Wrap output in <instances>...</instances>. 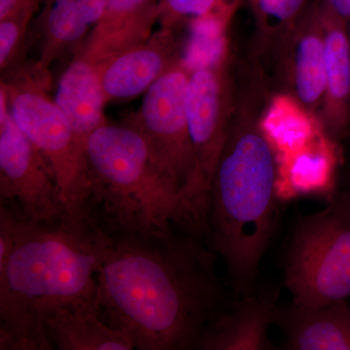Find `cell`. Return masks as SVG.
Segmentation results:
<instances>
[{"instance_id": "obj_1", "label": "cell", "mask_w": 350, "mask_h": 350, "mask_svg": "<svg viewBox=\"0 0 350 350\" xmlns=\"http://www.w3.org/2000/svg\"><path fill=\"white\" fill-rule=\"evenodd\" d=\"M217 258L206 237L183 228L112 239L98 273L96 308L135 349H197L226 306Z\"/></svg>"}, {"instance_id": "obj_2", "label": "cell", "mask_w": 350, "mask_h": 350, "mask_svg": "<svg viewBox=\"0 0 350 350\" xmlns=\"http://www.w3.org/2000/svg\"><path fill=\"white\" fill-rule=\"evenodd\" d=\"M271 96L257 59L247 56L234 64V105L209 184L206 239L224 262L236 297L255 289L275 232L278 165L264 130Z\"/></svg>"}, {"instance_id": "obj_3", "label": "cell", "mask_w": 350, "mask_h": 350, "mask_svg": "<svg viewBox=\"0 0 350 350\" xmlns=\"http://www.w3.org/2000/svg\"><path fill=\"white\" fill-rule=\"evenodd\" d=\"M13 211L12 245L0 254V350L53 349L46 320L59 308L96 303L112 238L86 211L48 221Z\"/></svg>"}, {"instance_id": "obj_4", "label": "cell", "mask_w": 350, "mask_h": 350, "mask_svg": "<svg viewBox=\"0 0 350 350\" xmlns=\"http://www.w3.org/2000/svg\"><path fill=\"white\" fill-rule=\"evenodd\" d=\"M84 209L112 239L177 229L206 237V222L176 183L157 167L144 138L108 122L87 144Z\"/></svg>"}, {"instance_id": "obj_5", "label": "cell", "mask_w": 350, "mask_h": 350, "mask_svg": "<svg viewBox=\"0 0 350 350\" xmlns=\"http://www.w3.org/2000/svg\"><path fill=\"white\" fill-rule=\"evenodd\" d=\"M292 304L315 308L350 297V198L334 191L328 206L295 226L284 264Z\"/></svg>"}, {"instance_id": "obj_6", "label": "cell", "mask_w": 350, "mask_h": 350, "mask_svg": "<svg viewBox=\"0 0 350 350\" xmlns=\"http://www.w3.org/2000/svg\"><path fill=\"white\" fill-rule=\"evenodd\" d=\"M191 71L185 59L177 64L147 90L139 108L123 123L142 135L157 167L178 185L206 227L208 188L198 162L186 114Z\"/></svg>"}, {"instance_id": "obj_7", "label": "cell", "mask_w": 350, "mask_h": 350, "mask_svg": "<svg viewBox=\"0 0 350 350\" xmlns=\"http://www.w3.org/2000/svg\"><path fill=\"white\" fill-rule=\"evenodd\" d=\"M45 75L36 68L16 66L2 75L11 115L38 149L56 176L68 211H83L88 196L87 151L68 117L51 98Z\"/></svg>"}, {"instance_id": "obj_8", "label": "cell", "mask_w": 350, "mask_h": 350, "mask_svg": "<svg viewBox=\"0 0 350 350\" xmlns=\"http://www.w3.org/2000/svg\"><path fill=\"white\" fill-rule=\"evenodd\" d=\"M0 204L31 221H48L68 211L56 176L42 154L16 123L0 85Z\"/></svg>"}, {"instance_id": "obj_9", "label": "cell", "mask_w": 350, "mask_h": 350, "mask_svg": "<svg viewBox=\"0 0 350 350\" xmlns=\"http://www.w3.org/2000/svg\"><path fill=\"white\" fill-rule=\"evenodd\" d=\"M224 46L217 56L193 68L186 91L189 131L209 190L227 137L234 92V62Z\"/></svg>"}, {"instance_id": "obj_10", "label": "cell", "mask_w": 350, "mask_h": 350, "mask_svg": "<svg viewBox=\"0 0 350 350\" xmlns=\"http://www.w3.org/2000/svg\"><path fill=\"white\" fill-rule=\"evenodd\" d=\"M273 94L319 119L325 96V38L321 0H312L271 61Z\"/></svg>"}, {"instance_id": "obj_11", "label": "cell", "mask_w": 350, "mask_h": 350, "mask_svg": "<svg viewBox=\"0 0 350 350\" xmlns=\"http://www.w3.org/2000/svg\"><path fill=\"white\" fill-rule=\"evenodd\" d=\"M184 29L161 27L144 42L96 64L107 103L146 93L159 78L183 61Z\"/></svg>"}, {"instance_id": "obj_12", "label": "cell", "mask_w": 350, "mask_h": 350, "mask_svg": "<svg viewBox=\"0 0 350 350\" xmlns=\"http://www.w3.org/2000/svg\"><path fill=\"white\" fill-rule=\"evenodd\" d=\"M278 294L275 289L253 290L236 297L225 306L202 333L197 349H273L269 330L278 317Z\"/></svg>"}, {"instance_id": "obj_13", "label": "cell", "mask_w": 350, "mask_h": 350, "mask_svg": "<svg viewBox=\"0 0 350 350\" xmlns=\"http://www.w3.org/2000/svg\"><path fill=\"white\" fill-rule=\"evenodd\" d=\"M325 38V96L320 110V126L331 144L340 146L350 131V34L344 21L321 0Z\"/></svg>"}, {"instance_id": "obj_14", "label": "cell", "mask_w": 350, "mask_h": 350, "mask_svg": "<svg viewBox=\"0 0 350 350\" xmlns=\"http://www.w3.org/2000/svg\"><path fill=\"white\" fill-rule=\"evenodd\" d=\"M159 22V0H105V10L75 54L100 64L144 42Z\"/></svg>"}, {"instance_id": "obj_15", "label": "cell", "mask_w": 350, "mask_h": 350, "mask_svg": "<svg viewBox=\"0 0 350 350\" xmlns=\"http://www.w3.org/2000/svg\"><path fill=\"white\" fill-rule=\"evenodd\" d=\"M275 324L285 334V349L350 350V305L338 301L315 308L280 306Z\"/></svg>"}, {"instance_id": "obj_16", "label": "cell", "mask_w": 350, "mask_h": 350, "mask_svg": "<svg viewBox=\"0 0 350 350\" xmlns=\"http://www.w3.org/2000/svg\"><path fill=\"white\" fill-rule=\"evenodd\" d=\"M54 98L87 151L91 135L109 122L105 115L107 101L96 64L75 54L59 78Z\"/></svg>"}, {"instance_id": "obj_17", "label": "cell", "mask_w": 350, "mask_h": 350, "mask_svg": "<svg viewBox=\"0 0 350 350\" xmlns=\"http://www.w3.org/2000/svg\"><path fill=\"white\" fill-rule=\"evenodd\" d=\"M105 0H53L46 8L36 68L46 73L71 48L82 45L105 10Z\"/></svg>"}, {"instance_id": "obj_18", "label": "cell", "mask_w": 350, "mask_h": 350, "mask_svg": "<svg viewBox=\"0 0 350 350\" xmlns=\"http://www.w3.org/2000/svg\"><path fill=\"white\" fill-rule=\"evenodd\" d=\"M53 349L133 350V342L101 317L96 304L57 310L46 320Z\"/></svg>"}, {"instance_id": "obj_19", "label": "cell", "mask_w": 350, "mask_h": 350, "mask_svg": "<svg viewBox=\"0 0 350 350\" xmlns=\"http://www.w3.org/2000/svg\"><path fill=\"white\" fill-rule=\"evenodd\" d=\"M254 14V32L250 55L266 69L310 0H250Z\"/></svg>"}, {"instance_id": "obj_20", "label": "cell", "mask_w": 350, "mask_h": 350, "mask_svg": "<svg viewBox=\"0 0 350 350\" xmlns=\"http://www.w3.org/2000/svg\"><path fill=\"white\" fill-rule=\"evenodd\" d=\"M241 0H159L161 27L213 25L225 29Z\"/></svg>"}, {"instance_id": "obj_21", "label": "cell", "mask_w": 350, "mask_h": 350, "mask_svg": "<svg viewBox=\"0 0 350 350\" xmlns=\"http://www.w3.org/2000/svg\"><path fill=\"white\" fill-rule=\"evenodd\" d=\"M39 5V2H33L0 18V69L2 75L21 64V54L27 29Z\"/></svg>"}, {"instance_id": "obj_22", "label": "cell", "mask_w": 350, "mask_h": 350, "mask_svg": "<svg viewBox=\"0 0 350 350\" xmlns=\"http://www.w3.org/2000/svg\"><path fill=\"white\" fill-rule=\"evenodd\" d=\"M340 162L335 190L345 193L350 198V131L340 145Z\"/></svg>"}, {"instance_id": "obj_23", "label": "cell", "mask_w": 350, "mask_h": 350, "mask_svg": "<svg viewBox=\"0 0 350 350\" xmlns=\"http://www.w3.org/2000/svg\"><path fill=\"white\" fill-rule=\"evenodd\" d=\"M322 1L332 13L344 21L349 27L350 33V0H322Z\"/></svg>"}, {"instance_id": "obj_24", "label": "cell", "mask_w": 350, "mask_h": 350, "mask_svg": "<svg viewBox=\"0 0 350 350\" xmlns=\"http://www.w3.org/2000/svg\"><path fill=\"white\" fill-rule=\"evenodd\" d=\"M41 1L42 0H0V18L5 17L8 14L27 4L33 3V2L41 3Z\"/></svg>"}, {"instance_id": "obj_25", "label": "cell", "mask_w": 350, "mask_h": 350, "mask_svg": "<svg viewBox=\"0 0 350 350\" xmlns=\"http://www.w3.org/2000/svg\"><path fill=\"white\" fill-rule=\"evenodd\" d=\"M350 34V33H349Z\"/></svg>"}]
</instances>
